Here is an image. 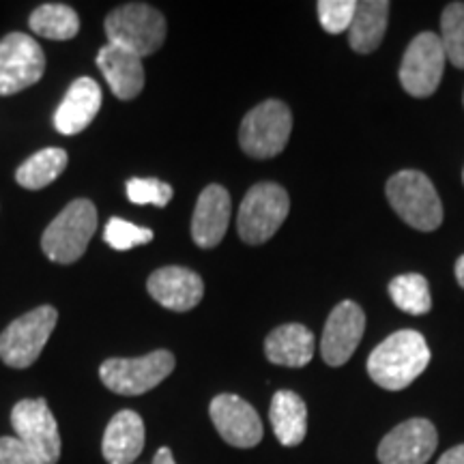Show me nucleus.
<instances>
[{"label": "nucleus", "instance_id": "obj_1", "mask_svg": "<svg viewBox=\"0 0 464 464\" xmlns=\"http://www.w3.org/2000/svg\"><path fill=\"white\" fill-rule=\"evenodd\" d=\"M426 338L413 329L392 334L368 357V374L387 392H402L430 365Z\"/></svg>", "mask_w": 464, "mask_h": 464}, {"label": "nucleus", "instance_id": "obj_2", "mask_svg": "<svg viewBox=\"0 0 464 464\" xmlns=\"http://www.w3.org/2000/svg\"><path fill=\"white\" fill-rule=\"evenodd\" d=\"M166 17L147 3H127L106 17V37L136 56L155 54L166 42Z\"/></svg>", "mask_w": 464, "mask_h": 464}, {"label": "nucleus", "instance_id": "obj_3", "mask_svg": "<svg viewBox=\"0 0 464 464\" xmlns=\"http://www.w3.org/2000/svg\"><path fill=\"white\" fill-rule=\"evenodd\" d=\"M97 230V208L91 200L78 198L63 208L42 237V249L52 263L72 265L84 256Z\"/></svg>", "mask_w": 464, "mask_h": 464}, {"label": "nucleus", "instance_id": "obj_4", "mask_svg": "<svg viewBox=\"0 0 464 464\" xmlns=\"http://www.w3.org/2000/svg\"><path fill=\"white\" fill-rule=\"evenodd\" d=\"M387 200L400 219L421 232L437 230L443 222V205L426 174L402 170L387 181Z\"/></svg>", "mask_w": 464, "mask_h": 464}, {"label": "nucleus", "instance_id": "obj_5", "mask_svg": "<svg viewBox=\"0 0 464 464\" xmlns=\"http://www.w3.org/2000/svg\"><path fill=\"white\" fill-rule=\"evenodd\" d=\"M293 131V112L280 100H266L246 114L239 127L243 153L254 160H269L286 149Z\"/></svg>", "mask_w": 464, "mask_h": 464}, {"label": "nucleus", "instance_id": "obj_6", "mask_svg": "<svg viewBox=\"0 0 464 464\" xmlns=\"http://www.w3.org/2000/svg\"><path fill=\"white\" fill-rule=\"evenodd\" d=\"M174 355L170 351L149 353L142 357H112L100 365V379L103 385L119 396H142L164 382L172 374Z\"/></svg>", "mask_w": 464, "mask_h": 464}, {"label": "nucleus", "instance_id": "obj_7", "mask_svg": "<svg viewBox=\"0 0 464 464\" xmlns=\"http://www.w3.org/2000/svg\"><path fill=\"white\" fill-rule=\"evenodd\" d=\"M290 198L286 189L277 183H256L243 198L237 216V230L247 246L269 241L286 222Z\"/></svg>", "mask_w": 464, "mask_h": 464}, {"label": "nucleus", "instance_id": "obj_8", "mask_svg": "<svg viewBox=\"0 0 464 464\" xmlns=\"http://www.w3.org/2000/svg\"><path fill=\"white\" fill-rule=\"evenodd\" d=\"M58 321V312L52 305H39L26 312L0 334V359L9 368L24 370L37 362L44 346L48 344Z\"/></svg>", "mask_w": 464, "mask_h": 464}, {"label": "nucleus", "instance_id": "obj_9", "mask_svg": "<svg viewBox=\"0 0 464 464\" xmlns=\"http://www.w3.org/2000/svg\"><path fill=\"white\" fill-rule=\"evenodd\" d=\"M11 426H14L15 437L44 464H56L61 460L63 440L48 400H20L11 409Z\"/></svg>", "mask_w": 464, "mask_h": 464}, {"label": "nucleus", "instance_id": "obj_10", "mask_svg": "<svg viewBox=\"0 0 464 464\" xmlns=\"http://www.w3.org/2000/svg\"><path fill=\"white\" fill-rule=\"evenodd\" d=\"M445 63H448V56H445L439 34L420 33L402 56L400 84L411 97H420V100L430 97L439 89Z\"/></svg>", "mask_w": 464, "mask_h": 464}, {"label": "nucleus", "instance_id": "obj_11", "mask_svg": "<svg viewBox=\"0 0 464 464\" xmlns=\"http://www.w3.org/2000/svg\"><path fill=\"white\" fill-rule=\"evenodd\" d=\"M45 72V54L31 34L11 33L0 42V97L37 84Z\"/></svg>", "mask_w": 464, "mask_h": 464}, {"label": "nucleus", "instance_id": "obj_12", "mask_svg": "<svg viewBox=\"0 0 464 464\" xmlns=\"http://www.w3.org/2000/svg\"><path fill=\"white\" fill-rule=\"evenodd\" d=\"M213 426L232 448L249 450L263 440V421L252 404L235 393H219L208 406Z\"/></svg>", "mask_w": 464, "mask_h": 464}, {"label": "nucleus", "instance_id": "obj_13", "mask_svg": "<svg viewBox=\"0 0 464 464\" xmlns=\"http://www.w3.org/2000/svg\"><path fill=\"white\" fill-rule=\"evenodd\" d=\"M439 434L423 417L406 420L381 440L376 456L381 464H426L437 451Z\"/></svg>", "mask_w": 464, "mask_h": 464}, {"label": "nucleus", "instance_id": "obj_14", "mask_svg": "<svg viewBox=\"0 0 464 464\" xmlns=\"http://www.w3.org/2000/svg\"><path fill=\"white\" fill-rule=\"evenodd\" d=\"M365 332V314L355 301H342L332 310L324 324L321 340L323 362L332 368H340L353 353L357 351L359 342Z\"/></svg>", "mask_w": 464, "mask_h": 464}, {"label": "nucleus", "instance_id": "obj_15", "mask_svg": "<svg viewBox=\"0 0 464 464\" xmlns=\"http://www.w3.org/2000/svg\"><path fill=\"white\" fill-rule=\"evenodd\" d=\"M147 290L166 310L189 312L205 297V282L185 266H161L149 276Z\"/></svg>", "mask_w": 464, "mask_h": 464}, {"label": "nucleus", "instance_id": "obj_16", "mask_svg": "<svg viewBox=\"0 0 464 464\" xmlns=\"http://www.w3.org/2000/svg\"><path fill=\"white\" fill-rule=\"evenodd\" d=\"M232 202L228 189L222 185H207L196 202L191 218V239L202 249H211L222 243L230 224Z\"/></svg>", "mask_w": 464, "mask_h": 464}, {"label": "nucleus", "instance_id": "obj_17", "mask_svg": "<svg viewBox=\"0 0 464 464\" xmlns=\"http://www.w3.org/2000/svg\"><path fill=\"white\" fill-rule=\"evenodd\" d=\"M103 95L100 84L92 78H78L69 86L61 106L54 112V127L63 136H75L92 123L102 110Z\"/></svg>", "mask_w": 464, "mask_h": 464}, {"label": "nucleus", "instance_id": "obj_18", "mask_svg": "<svg viewBox=\"0 0 464 464\" xmlns=\"http://www.w3.org/2000/svg\"><path fill=\"white\" fill-rule=\"evenodd\" d=\"M97 67L102 69L103 78L114 97L130 102L136 100L144 89V67L142 58L131 54L119 45H103L97 54Z\"/></svg>", "mask_w": 464, "mask_h": 464}, {"label": "nucleus", "instance_id": "obj_19", "mask_svg": "<svg viewBox=\"0 0 464 464\" xmlns=\"http://www.w3.org/2000/svg\"><path fill=\"white\" fill-rule=\"evenodd\" d=\"M144 421L136 411H119L106 426L102 451L108 464H133L144 450Z\"/></svg>", "mask_w": 464, "mask_h": 464}, {"label": "nucleus", "instance_id": "obj_20", "mask_svg": "<svg viewBox=\"0 0 464 464\" xmlns=\"http://www.w3.org/2000/svg\"><path fill=\"white\" fill-rule=\"evenodd\" d=\"M265 355L284 368H304L314 357V334L299 323L282 324L266 335Z\"/></svg>", "mask_w": 464, "mask_h": 464}, {"label": "nucleus", "instance_id": "obj_21", "mask_svg": "<svg viewBox=\"0 0 464 464\" xmlns=\"http://www.w3.org/2000/svg\"><path fill=\"white\" fill-rule=\"evenodd\" d=\"M271 428L284 448H297L307 434V406L299 393L280 390L274 393L269 409Z\"/></svg>", "mask_w": 464, "mask_h": 464}, {"label": "nucleus", "instance_id": "obj_22", "mask_svg": "<svg viewBox=\"0 0 464 464\" xmlns=\"http://www.w3.org/2000/svg\"><path fill=\"white\" fill-rule=\"evenodd\" d=\"M387 22H390V3L387 0H363L357 3L355 17L348 28V44L359 54H370L382 44Z\"/></svg>", "mask_w": 464, "mask_h": 464}, {"label": "nucleus", "instance_id": "obj_23", "mask_svg": "<svg viewBox=\"0 0 464 464\" xmlns=\"http://www.w3.org/2000/svg\"><path fill=\"white\" fill-rule=\"evenodd\" d=\"M31 31L52 42H69L80 33V17L75 9L63 3L39 5L31 14Z\"/></svg>", "mask_w": 464, "mask_h": 464}, {"label": "nucleus", "instance_id": "obj_24", "mask_svg": "<svg viewBox=\"0 0 464 464\" xmlns=\"http://www.w3.org/2000/svg\"><path fill=\"white\" fill-rule=\"evenodd\" d=\"M67 164V150L56 147L42 149L39 153H34L33 158H28L24 164L17 168L15 181L26 189H44L65 172Z\"/></svg>", "mask_w": 464, "mask_h": 464}, {"label": "nucleus", "instance_id": "obj_25", "mask_svg": "<svg viewBox=\"0 0 464 464\" xmlns=\"http://www.w3.org/2000/svg\"><path fill=\"white\" fill-rule=\"evenodd\" d=\"M390 297L406 314L423 316L432 310L430 284L420 274H402L390 282Z\"/></svg>", "mask_w": 464, "mask_h": 464}, {"label": "nucleus", "instance_id": "obj_26", "mask_svg": "<svg viewBox=\"0 0 464 464\" xmlns=\"http://www.w3.org/2000/svg\"><path fill=\"white\" fill-rule=\"evenodd\" d=\"M440 44L451 65L464 69V3H450L443 9Z\"/></svg>", "mask_w": 464, "mask_h": 464}, {"label": "nucleus", "instance_id": "obj_27", "mask_svg": "<svg viewBox=\"0 0 464 464\" xmlns=\"http://www.w3.org/2000/svg\"><path fill=\"white\" fill-rule=\"evenodd\" d=\"M155 232L150 228H142V226H136L127 219L112 218L106 224V230H103V239L112 249H119V252H127V249L147 246V243L153 241Z\"/></svg>", "mask_w": 464, "mask_h": 464}, {"label": "nucleus", "instance_id": "obj_28", "mask_svg": "<svg viewBox=\"0 0 464 464\" xmlns=\"http://www.w3.org/2000/svg\"><path fill=\"white\" fill-rule=\"evenodd\" d=\"M355 0H321L316 5L318 20H321V26L329 34L348 31L353 24V17H355Z\"/></svg>", "mask_w": 464, "mask_h": 464}, {"label": "nucleus", "instance_id": "obj_29", "mask_svg": "<svg viewBox=\"0 0 464 464\" xmlns=\"http://www.w3.org/2000/svg\"><path fill=\"white\" fill-rule=\"evenodd\" d=\"M174 189L160 179H130L127 181V198L133 205L166 207L172 200Z\"/></svg>", "mask_w": 464, "mask_h": 464}, {"label": "nucleus", "instance_id": "obj_30", "mask_svg": "<svg viewBox=\"0 0 464 464\" xmlns=\"http://www.w3.org/2000/svg\"><path fill=\"white\" fill-rule=\"evenodd\" d=\"M0 464H44L17 437H0Z\"/></svg>", "mask_w": 464, "mask_h": 464}, {"label": "nucleus", "instance_id": "obj_31", "mask_svg": "<svg viewBox=\"0 0 464 464\" xmlns=\"http://www.w3.org/2000/svg\"><path fill=\"white\" fill-rule=\"evenodd\" d=\"M437 464H464V445H456L439 458Z\"/></svg>", "mask_w": 464, "mask_h": 464}, {"label": "nucleus", "instance_id": "obj_32", "mask_svg": "<svg viewBox=\"0 0 464 464\" xmlns=\"http://www.w3.org/2000/svg\"><path fill=\"white\" fill-rule=\"evenodd\" d=\"M153 464H177L170 448H160L153 456Z\"/></svg>", "mask_w": 464, "mask_h": 464}, {"label": "nucleus", "instance_id": "obj_33", "mask_svg": "<svg viewBox=\"0 0 464 464\" xmlns=\"http://www.w3.org/2000/svg\"><path fill=\"white\" fill-rule=\"evenodd\" d=\"M454 271H456V280H458V284H460V286L464 288V254H462L460 258L456 260Z\"/></svg>", "mask_w": 464, "mask_h": 464}, {"label": "nucleus", "instance_id": "obj_34", "mask_svg": "<svg viewBox=\"0 0 464 464\" xmlns=\"http://www.w3.org/2000/svg\"><path fill=\"white\" fill-rule=\"evenodd\" d=\"M462 179H464V172H462Z\"/></svg>", "mask_w": 464, "mask_h": 464}]
</instances>
